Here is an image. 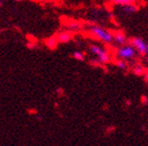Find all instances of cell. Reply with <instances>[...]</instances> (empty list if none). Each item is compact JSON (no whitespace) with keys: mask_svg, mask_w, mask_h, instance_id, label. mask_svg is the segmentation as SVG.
I'll return each instance as SVG.
<instances>
[{"mask_svg":"<svg viewBox=\"0 0 148 146\" xmlns=\"http://www.w3.org/2000/svg\"><path fill=\"white\" fill-rule=\"evenodd\" d=\"M90 52L95 56V59L100 64H107L113 58V53L109 50L106 46L99 45V44L92 43L88 46Z\"/></svg>","mask_w":148,"mask_h":146,"instance_id":"obj_1","label":"cell"},{"mask_svg":"<svg viewBox=\"0 0 148 146\" xmlns=\"http://www.w3.org/2000/svg\"><path fill=\"white\" fill-rule=\"evenodd\" d=\"M113 54L115 55V58H119V59H123L127 62H131L137 59L139 53L135 49L134 46L130 42H127L123 45L117 46L115 48V51L113 52Z\"/></svg>","mask_w":148,"mask_h":146,"instance_id":"obj_2","label":"cell"},{"mask_svg":"<svg viewBox=\"0 0 148 146\" xmlns=\"http://www.w3.org/2000/svg\"><path fill=\"white\" fill-rule=\"evenodd\" d=\"M88 33L92 38L102 42L103 44L110 45L113 43V33L100 26L92 25L90 27H88Z\"/></svg>","mask_w":148,"mask_h":146,"instance_id":"obj_3","label":"cell"},{"mask_svg":"<svg viewBox=\"0 0 148 146\" xmlns=\"http://www.w3.org/2000/svg\"><path fill=\"white\" fill-rule=\"evenodd\" d=\"M130 43L132 44L135 47L137 51H138L139 55H142V56H145L146 50H147V46L148 43L142 38H139V37H134V38L130 39Z\"/></svg>","mask_w":148,"mask_h":146,"instance_id":"obj_4","label":"cell"},{"mask_svg":"<svg viewBox=\"0 0 148 146\" xmlns=\"http://www.w3.org/2000/svg\"><path fill=\"white\" fill-rule=\"evenodd\" d=\"M129 41V38L123 31H116V32L113 33V43L116 46L123 45V44L127 43Z\"/></svg>","mask_w":148,"mask_h":146,"instance_id":"obj_5","label":"cell"},{"mask_svg":"<svg viewBox=\"0 0 148 146\" xmlns=\"http://www.w3.org/2000/svg\"><path fill=\"white\" fill-rule=\"evenodd\" d=\"M121 8V11L123 14H127V16H131V14H135L139 10V5L138 3L136 4H130V5H125V6H120Z\"/></svg>","mask_w":148,"mask_h":146,"instance_id":"obj_6","label":"cell"},{"mask_svg":"<svg viewBox=\"0 0 148 146\" xmlns=\"http://www.w3.org/2000/svg\"><path fill=\"white\" fill-rule=\"evenodd\" d=\"M57 39H58L59 43H66V42L70 41L72 39V35L70 32H67V31H62V32L58 33L56 35Z\"/></svg>","mask_w":148,"mask_h":146,"instance_id":"obj_7","label":"cell"},{"mask_svg":"<svg viewBox=\"0 0 148 146\" xmlns=\"http://www.w3.org/2000/svg\"><path fill=\"white\" fill-rule=\"evenodd\" d=\"M109 3L114 6H125V5L136 4L138 3V0H108Z\"/></svg>","mask_w":148,"mask_h":146,"instance_id":"obj_8","label":"cell"},{"mask_svg":"<svg viewBox=\"0 0 148 146\" xmlns=\"http://www.w3.org/2000/svg\"><path fill=\"white\" fill-rule=\"evenodd\" d=\"M115 66H117L118 69L123 70V71H125V70L129 69V62L123 59H119V58L115 59Z\"/></svg>","mask_w":148,"mask_h":146,"instance_id":"obj_9","label":"cell"},{"mask_svg":"<svg viewBox=\"0 0 148 146\" xmlns=\"http://www.w3.org/2000/svg\"><path fill=\"white\" fill-rule=\"evenodd\" d=\"M133 73L135 74V75L137 76H142L145 74V69H144V66H139V64H136V66H134V68H133Z\"/></svg>","mask_w":148,"mask_h":146,"instance_id":"obj_10","label":"cell"},{"mask_svg":"<svg viewBox=\"0 0 148 146\" xmlns=\"http://www.w3.org/2000/svg\"><path fill=\"white\" fill-rule=\"evenodd\" d=\"M72 56H73L74 59L78 60V62H83V60L86 59V56H84V54L81 51H74Z\"/></svg>","mask_w":148,"mask_h":146,"instance_id":"obj_11","label":"cell"},{"mask_svg":"<svg viewBox=\"0 0 148 146\" xmlns=\"http://www.w3.org/2000/svg\"><path fill=\"white\" fill-rule=\"evenodd\" d=\"M58 44H59V41H58V39H57V37L56 36L53 37V38H51V39H49V40L46 41V45L51 48H55Z\"/></svg>","mask_w":148,"mask_h":146,"instance_id":"obj_12","label":"cell"},{"mask_svg":"<svg viewBox=\"0 0 148 146\" xmlns=\"http://www.w3.org/2000/svg\"><path fill=\"white\" fill-rule=\"evenodd\" d=\"M68 27H69L71 30L75 31V30H77V29H79V28H80V25H79V24H77V23H70Z\"/></svg>","mask_w":148,"mask_h":146,"instance_id":"obj_13","label":"cell"},{"mask_svg":"<svg viewBox=\"0 0 148 146\" xmlns=\"http://www.w3.org/2000/svg\"><path fill=\"white\" fill-rule=\"evenodd\" d=\"M145 57L148 58V46H147V50H146V53H145Z\"/></svg>","mask_w":148,"mask_h":146,"instance_id":"obj_14","label":"cell"},{"mask_svg":"<svg viewBox=\"0 0 148 146\" xmlns=\"http://www.w3.org/2000/svg\"><path fill=\"white\" fill-rule=\"evenodd\" d=\"M3 2H4V0H0V6L3 4Z\"/></svg>","mask_w":148,"mask_h":146,"instance_id":"obj_15","label":"cell"},{"mask_svg":"<svg viewBox=\"0 0 148 146\" xmlns=\"http://www.w3.org/2000/svg\"><path fill=\"white\" fill-rule=\"evenodd\" d=\"M16 1H24V0H16Z\"/></svg>","mask_w":148,"mask_h":146,"instance_id":"obj_16","label":"cell"},{"mask_svg":"<svg viewBox=\"0 0 148 146\" xmlns=\"http://www.w3.org/2000/svg\"><path fill=\"white\" fill-rule=\"evenodd\" d=\"M144 1H146V2H148V0H144Z\"/></svg>","mask_w":148,"mask_h":146,"instance_id":"obj_17","label":"cell"}]
</instances>
